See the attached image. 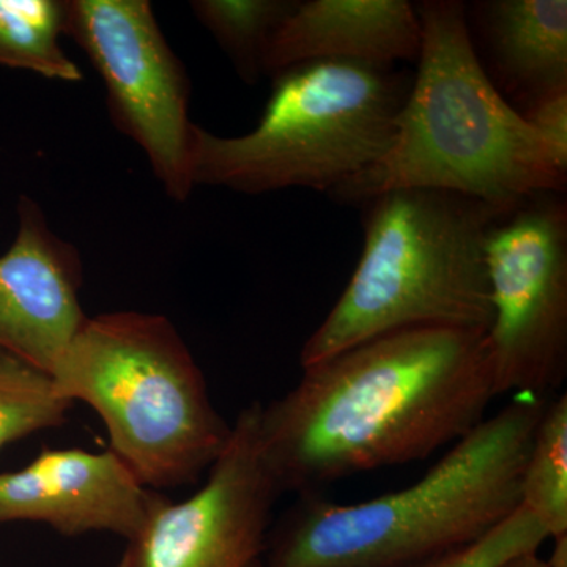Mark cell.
<instances>
[{"instance_id": "obj_9", "label": "cell", "mask_w": 567, "mask_h": 567, "mask_svg": "<svg viewBox=\"0 0 567 567\" xmlns=\"http://www.w3.org/2000/svg\"><path fill=\"white\" fill-rule=\"evenodd\" d=\"M262 402L238 413L203 487L175 503L162 496L115 567H259L281 496L259 442Z\"/></svg>"}, {"instance_id": "obj_8", "label": "cell", "mask_w": 567, "mask_h": 567, "mask_svg": "<svg viewBox=\"0 0 567 567\" xmlns=\"http://www.w3.org/2000/svg\"><path fill=\"white\" fill-rule=\"evenodd\" d=\"M63 35L106 89L111 121L147 156L171 199L192 196V84L147 0H66Z\"/></svg>"}, {"instance_id": "obj_10", "label": "cell", "mask_w": 567, "mask_h": 567, "mask_svg": "<svg viewBox=\"0 0 567 567\" xmlns=\"http://www.w3.org/2000/svg\"><path fill=\"white\" fill-rule=\"evenodd\" d=\"M162 496L111 450L43 447L24 468L0 473V524L37 522L65 537L112 533L128 540Z\"/></svg>"}, {"instance_id": "obj_13", "label": "cell", "mask_w": 567, "mask_h": 567, "mask_svg": "<svg viewBox=\"0 0 567 567\" xmlns=\"http://www.w3.org/2000/svg\"><path fill=\"white\" fill-rule=\"evenodd\" d=\"M465 18L481 65L514 110L567 89L566 0H481L465 3Z\"/></svg>"}, {"instance_id": "obj_7", "label": "cell", "mask_w": 567, "mask_h": 567, "mask_svg": "<svg viewBox=\"0 0 567 567\" xmlns=\"http://www.w3.org/2000/svg\"><path fill=\"white\" fill-rule=\"evenodd\" d=\"M496 395L547 398L567 374V204L537 193L502 213L486 240Z\"/></svg>"}, {"instance_id": "obj_19", "label": "cell", "mask_w": 567, "mask_h": 567, "mask_svg": "<svg viewBox=\"0 0 567 567\" xmlns=\"http://www.w3.org/2000/svg\"><path fill=\"white\" fill-rule=\"evenodd\" d=\"M518 114L546 142L559 167L567 173V89L540 96Z\"/></svg>"}, {"instance_id": "obj_11", "label": "cell", "mask_w": 567, "mask_h": 567, "mask_svg": "<svg viewBox=\"0 0 567 567\" xmlns=\"http://www.w3.org/2000/svg\"><path fill=\"white\" fill-rule=\"evenodd\" d=\"M82 260L29 197L18 204L13 244L0 256V350L50 372L87 320Z\"/></svg>"}, {"instance_id": "obj_17", "label": "cell", "mask_w": 567, "mask_h": 567, "mask_svg": "<svg viewBox=\"0 0 567 567\" xmlns=\"http://www.w3.org/2000/svg\"><path fill=\"white\" fill-rule=\"evenodd\" d=\"M73 402L59 398L50 372L0 350V451L69 423Z\"/></svg>"}, {"instance_id": "obj_6", "label": "cell", "mask_w": 567, "mask_h": 567, "mask_svg": "<svg viewBox=\"0 0 567 567\" xmlns=\"http://www.w3.org/2000/svg\"><path fill=\"white\" fill-rule=\"evenodd\" d=\"M410 84L412 78L394 66L349 61L290 66L275 74L251 132L224 137L196 125L194 186L333 193L390 151Z\"/></svg>"}, {"instance_id": "obj_4", "label": "cell", "mask_w": 567, "mask_h": 567, "mask_svg": "<svg viewBox=\"0 0 567 567\" xmlns=\"http://www.w3.org/2000/svg\"><path fill=\"white\" fill-rule=\"evenodd\" d=\"M361 205L363 252L344 292L305 342L301 368L410 328L487 334L486 240L506 212L436 189H395Z\"/></svg>"}, {"instance_id": "obj_20", "label": "cell", "mask_w": 567, "mask_h": 567, "mask_svg": "<svg viewBox=\"0 0 567 567\" xmlns=\"http://www.w3.org/2000/svg\"><path fill=\"white\" fill-rule=\"evenodd\" d=\"M499 567H548L547 559L539 557L537 551H528V554L517 555V557L507 559Z\"/></svg>"}, {"instance_id": "obj_14", "label": "cell", "mask_w": 567, "mask_h": 567, "mask_svg": "<svg viewBox=\"0 0 567 567\" xmlns=\"http://www.w3.org/2000/svg\"><path fill=\"white\" fill-rule=\"evenodd\" d=\"M63 21L65 0H0V66L47 80H84L63 51Z\"/></svg>"}, {"instance_id": "obj_16", "label": "cell", "mask_w": 567, "mask_h": 567, "mask_svg": "<svg viewBox=\"0 0 567 567\" xmlns=\"http://www.w3.org/2000/svg\"><path fill=\"white\" fill-rule=\"evenodd\" d=\"M298 0H194V17L212 33L246 84L264 74L268 43Z\"/></svg>"}, {"instance_id": "obj_18", "label": "cell", "mask_w": 567, "mask_h": 567, "mask_svg": "<svg viewBox=\"0 0 567 567\" xmlns=\"http://www.w3.org/2000/svg\"><path fill=\"white\" fill-rule=\"evenodd\" d=\"M548 539L546 528L520 506L475 543L404 567H499L517 555L539 551Z\"/></svg>"}, {"instance_id": "obj_2", "label": "cell", "mask_w": 567, "mask_h": 567, "mask_svg": "<svg viewBox=\"0 0 567 567\" xmlns=\"http://www.w3.org/2000/svg\"><path fill=\"white\" fill-rule=\"evenodd\" d=\"M415 7L421 51L393 144L330 196L364 204L395 189H436L509 212L537 193H565L566 171L481 65L465 3Z\"/></svg>"}, {"instance_id": "obj_3", "label": "cell", "mask_w": 567, "mask_h": 567, "mask_svg": "<svg viewBox=\"0 0 567 567\" xmlns=\"http://www.w3.org/2000/svg\"><path fill=\"white\" fill-rule=\"evenodd\" d=\"M546 402L516 395L401 491L350 505L298 495L271 525L259 567H404L475 543L520 507Z\"/></svg>"}, {"instance_id": "obj_1", "label": "cell", "mask_w": 567, "mask_h": 567, "mask_svg": "<svg viewBox=\"0 0 567 567\" xmlns=\"http://www.w3.org/2000/svg\"><path fill=\"white\" fill-rule=\"evenodd\" d=\"M494 398L486 333L393 331L305 365L292 390L260 406V451L281 495L322 494L456 445Z\"/></svg>"}, {"instance_id": "obj_12", "label": "cell", "mask_w": 567, "mask_h": 567, "mask_svg": "<svg viewBox=\"0 0 567 567\" xmlns=\"http://www.w3.org/2000/svg\"><path fill=\"white\" fill-rule=\"evenodd\" d=\"M420 51V18L406 0H298L268 43L264 74L317 61L394 66Z\"/></svg>"}, {"instance_id": "obj_5", "label": "cell", "mask_w": 567, "mask_h": 567, "mask_svg": "<svg viewBox=\"0 0 567 567\" xmlns=\"http://www.w3.org/2000/svg\"><path fill=\"white\" fill-rule=\"evenodd\" d=\"M51 375L59 398L95 410L112 453L155 492L196 484L233 434L166 316L87 317Z\"/></svg>"}, {"instance_id": "obj_15", "label": "cell", "mask_w": 567, "mask_h": 567, "mask_svg": "<svg viewBox=\"0 0 567 567\" xmlns=\"http://www.w3.org/2000/svg\"><path fill=\"white\" fill-rule=\"evenodd\" d=\"M520 506L548 537L567 533V395L547 399L537 421L520 487Z\"/></svg>"}]
</instances>
